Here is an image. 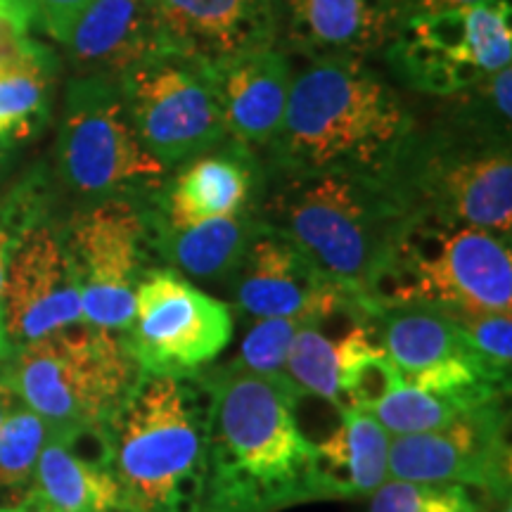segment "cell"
Here are the masks:
<instances>
[{"label": "cell", "mask_w": 512, "mask_h": 512, "mask_svg": "<svg viewBox=\"0 0 512 512\" xmlns=\"http://www.w3.org/2000/svg\"><path fill=\"white\" fill-rule=\"evenodd\" d=\"M29 501L55 512H131L112 470L107 427L50 432Z\"/></svg>", "instance_id": "20"}, {"label": "cell", "mask_w": 512, "mask_h": 512, "mask_svg": "<svg viewBox=\"0 0 512 512\" xmlns=\"http://www.w3.org/2000/svg\"><path fill=\"white\" fill-rule=\"evenodd\" d=\"M0 512H17L15 508H8V510H0Z\"/></svg>", "instance_id": "39"}, {"label": "cell", "mask_w": 512, "mask_h": 512, "mask_svg": "<svg viewBox=\"0 0 512 512\" xmlns=\"http://www.w3.org/2000/svg\"><path fill=\"white\" fill-rule=\"evenodd\" d=\"M233 328L228 304L174 268L155 266L140 278L121 339L140 373L200 375L228 349Z\"/></svg>", "instance_id": "11"}, {"label": "cell", "mask_w": 512, "mask_h": 512, "mask_svg": "<svg viewBox=\"0 0 512 512\" xmlns=\"http://www.w3.org/2000/svg\"><path fill=\"white\" fill-rule=\"evenodd\" d=\"M48 437L46 420L22 401L0 422V510L19 508L29 501L38 456Z\"/></svg>", "instance_id": "25"}, {"label": "cell", "mask_w": 512, "mask_h": 512, "mask_svg": "<svg viewBox=\"0 0 512 512\" xmlns=\"http://www.w3.org/2000/svg\"><path fill=\"white\" fill-rule=\"evenodd\" d=\"M57 169L69 190L93 200H145L162 190L169 174L140 145L119 83L95 74L76 76L67 86Z\"/></svg>", "instance_id": "8"}, {"label": "cell", "mask_w": 512, "mask_h": 512, "mask_svg": "<svg viewBox=\"0 0 512 512\" xmlns=\"http://www.w3.org/2000/svg\"><path fill=\"white\" fill-rule=\"evenodd\" d=\"M17 401H19V396L15 392V387H12V382L8 377V363H5V370L0 373V422H3V418L10 413V408L15 406Z\"/></svg>", "instance_id": "35"}, {"label": "cell", "mask_w": 512, "mask_h": 512, "mask_svg": "<svg viewBox=\"0 0 512 512\" xmlns=\"http://www.w3.org/2000/svg\"><path fill=\"white\" fill-rule=\"evenodd\" d=\"M252 150L230 143L188 159L181 171L152 197V207L166 226L188 228L202 221L259 207L264 185Z\"/></svg>", "instance_id": "17"}, {"label": "cell", "mask_w": 512, "mask_h": 512, "mask_svg": "<svg viewBox=\"0 0 512 512\" xmlns=\"http://www.w3.org/2000/svg\"><path fill=\"white\" fill-rule=\"evenodd\" d=\"M60 43L83 72L114 81L150 57L171 53L152 0H91Z\"/></svg>", "instance_id": "21"}, {"label": "cell", "mask_w": 512, "mask_h": 512, "mask_svg": "<svg viewBox=\"0 0 512 512\" xmlns=\"http://www.w3.org/2000/svg\"><path fill=\"white\" fill-rule=\"evenodd\" d=\"M387 60L415 91L456 98L510 67V0L403 19L387 43Z\"/></svg>", "instance_id": "9"}, {"label": "cell", "mask_w": 512, "mask_h": 512, "mask_svg": "<svg viewBox=\"0 0 512 512\" xmlns=\"http://www.w3.org/2000/svg\"><path fill=\"white\" fill-rule=\"evenodd\" d=\"M389 437L368 411L344 408L325 439L313 441L311 501L370 498L389 479Z\"/></svg>", "instance_id": "22"}, {"label": "cell", "mask_w": 512, "mask_h": 512, "mask_svg": "<svg viewBox=\"0 0 512 512\" xmlns=\"http://www.w3.org/2000/svg\"><path fill=\"white\" fill-rule=\"evenodd\" d=\"M150 226L152 249L166 266L188 280L228 285L259 226V211L247 209L240 214L202 221L197 226L171 228L159 219L150 200Z\"/></svg>", "instance_id": "23"}, {"label": "cell", "mask_w": 512, "mask_h": 512, "mask_svg": "<svg viewBox=\"0 0 512 512\" xmlns=\"http://www.w3.org/2000/svg\"><path fill=\"white\" fill-rule=\"evenodd\" d=\"M230 143L268 147L283 124L292 67L280 46H264L209 64Z\"/></svg>", "instance_id": "19"}, {"label": "cell", "mask_w": 512, "mask_h": 512, "mask_svg": "<svg viewBox=\"0 0 512 512\" xmlns=\"http://www.w3.org/2000/svg\"><path fill=\"white\" fill-rule=\"evenodd\" d=\"M138 375L121 335L88 323L38 339L8 358L19 401L41 415L50 432L110 427Z\"/></svg>", "instance_id": "6"}, {"label": "cell", "mask_w": 512, "mask_h": 512, "mask_svg": "<svg viewBox=\"0 0 512 512\" xmlns=\"http://www.w3.org/2000/svg\"><path fill=\"white\" fill-rule=\"evenodd\" d=\"M458 325L477 356L496 370L510 377L512 366V313H444Z\"/></svg>", "instance_id": "30"}, {"label": "cell", "mask_w": 512, "mask_h": 512, "mask_svg": "<svg viewBox=\"0 0 512 512\" xmlns=\"http://www.w3.org/2000/svg\"><path fill=\"white\" fill-rule=\"evenodd\" d=\"M228 285L235 309L252 320H316L347 309H366L261 219Z\"/></svg>", "instance_id": "15"}, {"label": "cell", "mask_w": 512, "mask_h": 512, "mask_svg": "<svg viewBox=\"0 0 512 512\" xmlns=\"http://www.w3.org/2000/svg\"><path fill=\"white\" fill-rule=\"evenodd\" d=\"M31 22H34V15H31L29 3L0 15V72L50 67L46 50L29 36Z\"/></svg>", "instance_id": "31"}, {"label": "cell", "mask_w": 512, "mask_h": 512, "mask_svg": "<svg viewBox=\"0 0 512 512\" xmlns=\"http://www.w3.org/2000/svg\"><path fill=\"white\" fill-rule=\"evenodd\" d=\"M508 401L458 415L432 432L389 441V477L408 482L463 484L494 505L512 501Z\"/></svg>", "instance_id": "13"}, {"label": "cell", "mask_w": 512, "mask_h": 512, "mask_svg": "<svg viewBox=\"0 0 512 512\" xmlns=\"http://www.w3.org/2000/svg\"><path fill=\"white\" fill-rule=\"evenodd\" d=\"M302 318H259L249 325L247 335L228 366L254 373L268 380H285V363L292 339L297 335Z\"/></svg>", "instance_id": "29"}, {"label": "cell", "mask_w": 512, "mask_h": 512, "mask_svg": "<svg viewBox=\"0 0 512 512\" xmlns=\"http://www.w3.org/2000/svg\"><path fill=\"white\" fill-rule=\"evenodd\" d=\"M150 200L107 197L79 211L67 230L69 261L88 325L121 335L128 328L140 278L155 266Z\"/></svg>", "instance_id": "10"}, {"label": "cell", "mask_w": 512, "mask_h": 512, "mask_svg": "<svg viewBox=\"0 0 512 512\" xmlns=\"http://www.w3.org/2000/svg\"><path fill=\"white\" fill-rule=\"evenodd\" d=\"M34 221H36V209L29 197H15L8 207L0 209V299H3L5 271H8V261H10L12 249H15V242ZM8 358H10V349H8V342H5L3 306H0V363L8 361Z\"/></svg>", "instance_id": "32"}, {"label": "cell", "mask_w": 512, "mask_h": 512, "mask_svg": "<svg viewBox=\"0 0 512 512\" xmlns=\"http://www.w3.org/2000/svg\"><path fill=\"white\" fill-rule=\"evenodd\" d=\"M370 306L439 313H510V240L427 214H408L370 285Z\"/></svg>", "instance_id": "5"}, {"label": "cell", "mask_w": 512, "mask_h": 512, "mask_svg": "<svg viewBox=\"0 0 512 512\" xmlns=\"http://www.w3.org/2000/svg\"><path fill=\"white\" fill-rule=\"evenodd\" d=\"M211 392L204 375L140 373L110 427L131 512H204Z\"/></svg>", "instance_id": "3"}, {"label": "cell", "mask_w": 512, "mask_h": 512, "mask_svg": "<svg viewBox=\"0 0 512 512\" xmlns=\"http://www.w3.org/2000/svg\"><path fill=\"white\" fill-rule=\"evenodd\" d=\"M27 3L41 27L57 41H62L74 19L91 0H27Z\"/></svg>", "instance_id": "33"}, {"label": "cell", "mask_w": 512, "mask_h": 512, "mask_svg": "<svg viewBox=\"0 0 512 512\" xmlns=\"http://www.w3.org/2000/svg\"><path fill=\"white\" fill-rule=\"evenodd\" d=\"M117 83L140 145L166 169L226 143L209 64L162 53L128 69Z\"/></svg>", "instance_id": "12"}, {"label": "cell", "mask_w": 512, "mask_h": 512, "mask_svg": "<svg viewBox=\"0 0 512 512\" xmlns=\"http://www.w3.org/2000/svg\"><path fill=\"white\" fill-rule=\"evenodd\" d=\"M470 411H477V408H467L453 396L427 392L406 382L396 384L392 392H387L368 408V413L380 422L389 437L439 430L458 415Z\"/></svg>", "instance_id": "26"}, {"label": "cell", "mask_w": 512, "mask_h": 512, "mask_svg": "<svg viewBox=\"0 0 512 512\" xmlns=\"http://www.w3.org/2000/svg\"><path fill=\"white\" fill-rule=\"evenodd\" d=\"M328 318L304 320L299 325L287 354L285 380L299 396L328 401L339 413L344 411L342 335H330Z\"/></svg>", "instance_id": "24"}, {"label": "cell", "mask_w": 512, "mask_h": 512, "mask_svg": "<svg viewBox=\"0 0 512 512\" xmlns=\"http://www.w3.org/2000/svg\"><path fill=\"white\" fill-rule=\"evenodd\" d=\"M22 3H27V0H0V15H3V12H8V10L19 8Z\"/></svg>", "instance_id": "37"}, {"label": "cell", "mask_w": 512, "mask_h": 512, "mask_svg": "<svg viewBox=\"0 0 512 512\" xmlns=\"http://www.w3.org/2000/svg\"><path fill=\"white\" fill-rule=\"evenodd\" d=\"M17 512H55V510H50V508H46V505H41V503H36V501H27L24 505H19V508H15Z\"/></svg>", "instance_id": "36"}, {"label": "cell", "mask_w": 512, "mask_h": 512, "mask_svg": "<svg viewBox=\"0 0 512 512\" xmlns=\"http://www.w3.org/2000/svg\"><path fill=\"white\" fill-rule=\"evenodd\" d=\"M171 53L216 64L278 46V0H152Z\"/></svg>", "instance_id": "16"}, {"label": "cell", "mask_w": 512, "mask_h": 512, "mask_svg": "<svg viewBox=\"0 0 512 512\" xmlns=\"http://www.w3.org/2000/svg\"><path fill=\"white\" fill-rule=\"evenodd\" d=\"M396 27V0H278V41L311 60H363Z\"/></svg>", "instance_id": "18"}, {"label": "cell", "mask_w": 512, "mask_h": 512, "mask_svg": "<svg viewBox=\"0 0 512 512\" xmlns=\"http://www.w3.org/2000/svg\"><path fill=\"white\" fill-rule=\"evenodd\" d=\"M50 67L0 72V145L27 138L46 117Z\"/></svg>", "instance_id": "28"}, {"label": "cell", "mask_w": 512, "mask_h": 512, "mask_svg": "<svg viewBox=\"0 0 512 512\" xmlns=\"http://www.w3.org/2000/svg\"><path fill=\"white\" fill-rule=\"evenodd\" d=\"M259 219L285 235L320 273L366 309L370 285L408 216L384 176H278ZM377 313V311H375Z\"/></svg>", "instance_id": "4"}, {"label": "cell", "mask_w": 512, "mask_h": 512, "mask_svg": "<svg viewBox=\"0 0 512 512\" xmlns=\"http://www.w3.org/2000/svg\"><path fill=\"white\" fill-rule=\"evenodd\" d=\"M5 363H8V361H3V363H0V373H3V370H5Z\"/></svg>", "instance_id": "38"}, {"label": "cell", "mask_w": 512, "mask_h": 512, "mask_svg": "<svg viewBox=\"0 0 512 512\" xmlns=\"http://www.w3.org/2000/svg\"><path fill=\"white\" fill-rule=\"evenodd\" d=\"M486 3V0H396V15H399V24L408 17L430 15V12L439 10H453V8H467V5Z\"/></svg>", "instance_id": "34"}, {"label": "cell", "mask_w": 512, "mask_h": 512, "mask_svg": "<svg viewBox=\"0 0 512 512\" xmlns=\"http://www.w3.org/2000/svg\"><path fill=\"white\" fill-rule=\"evenodd\" d=\"M202 375L211 392L204 512H280L311 501L313 441L297 413L302 396L228 363Z\"/></svg>", "instance_id": "1"}, {"label": "cell", "mask_w": 512, "mask_h": 512, "mask_svg": "<svg viewBox=\"0 0 512 512\" xmlns=\"http://www.w3.org/2000/svg\"><path fill=\"white\" fill-rule=\"evenodd\" d=\"M413 121L399 95L363 60H313L292 76L268 157L278 176H384Z\"/></svg>", "instance_id": "2"}, {"label": "cell", "mask_w": 512, "mask_h": 512, "mask_svg": "<svg viewBox=\"0 0 512 512\" xmlns=\"http://www.w3.org/2000/svg\"><path fill=\"white\" fill-rule=\"evenodd\" d=\"M3 330L10 354L86 323L64 233L34 221L12 249L3 283Z\"/></svg>", "instance_id": "14"}, {"label": "cell", "mask_w": 512, "mask_h": 512, "mask_svg": "<svg viewBox=\"0 0 512 512\" xmlns=\"http://www.w3.org/2000/svg\"><path fill=\"white\" fill-rule=\"evenodd\" d=\"M494 508L489 498L470 486L389 477L370 496L368 512H494Z\"/></svg>", "instance_id": "27"}, {"label": "cell", "mask_w": 512, "mask_h": 512, "mask_svg": "<svg viewBox=\"0 0 512 512\" xmlns=\"http://www.w3.org/2000/svg\"><path fill=\"white\" fill-rule=\"evenodd\" d=\"M456 131L458 136H439L430 143H415L411 136L384 178L408 214L437 216L510 240V143Z\"/></svg>", "instance_id": "7"}]
</instances>
